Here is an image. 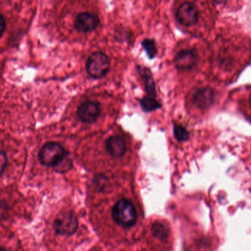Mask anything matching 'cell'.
Here are the masks:
<instances>
[{"label":"cell","mask_w":251,"mask_h":251,"mask_svg":"<svg viewBox=\"0 0 251 251\" xmlns=\"http://www.w3.org/2000/svg\"><path fill=\"white\" fill-rule=\"evenodd\" d=\"M237 111L251 123V85L237 88L231 94Z\"/></svg>","instance_id":"cell-6"},{"label":"cell","mask_w":251,"mask_h":251,"mask_svg":"<svg viewBox=\"0 0 251 251\" xmlns=\"http://www.w3.org/2000/svg\"><path fill=\"white\" fill-rule=\"evenodd\" d=\"M72 161L69 158V155H66V157L63 159L61 162L57 166L54 167V169L57 171V172H63L67 171L68 169H70L72 167Z\"/></svg>","instance_id":"cell-18"},{"label":"cell","mask_w":251,"mask_h":251,"mask_svg":"<svg viewBox=\"0 0 251 251\" xmlns=\"http://www.w3.org/2000/svg\"><path fill=\"white\" fill-rule=\"evenodd\" d=\"M86 70L95 79L105 76L110 70V60L107 55L101 52L92 53L87 60Z\"/></svg>","instance_id":"cell-5"},{"label":"cell","mask_w":251,"mask_h":251,"mask_svg":"<svg viewBox=\"0 0 251 251\" xmlns=\"http://www.w3.org/2000/svg\"><path fill=\"white\" fill-rule=\"evenodd\" d=\"M112 216L118 225L124 228H130L135 225L137 211L130 200L122 199L113 206Z\"/></svg>","instance_id":"cell-3"},{"label":"cell","mask_w":251,"mask_h":251,"mask_svg":"<svg viewBox=\"0 0 251 251\" xmlns=\"http://www.w3.org/2000/svg\"><path fill=\"white\" fill-rule=\"evenodd\" d=\"M200 16V10L198 6L190 1H184L177 9V20L186 28H191L197 25Z\"/></svg>","instance_id":"cell-7"},{"label":"cell","mask_w":251,"mask_h":251,"mask_svg":"<svg viewBox=\"0 0 251 251\" xmlns=\"http://www.w3.org/2000/svg\"><path fill=\"white\" fill-rule=\"evenodd\" d=\"M0 251H6L4 250V249H2V248H0Z\"/></svg>","instance_id":"cell-22"},{"label":"cell","mask_w":251,"mask_h":251,"mask_svg":"<svg viewBox=\"0 0 251 251\" xmlns=\"http://www.w3.org/2000/svg\"><path fill=\"white\" fill-rule=\"evenodd\" d=\"M7 215H8L7 205L4 202L0 201V221L5 219Z\"/></svg>","instance_id":"cell-20"},{"label":"cell","mask_w":251,"mask_h":251,"mask_svg":"<svg viewBox=\"0 0 251 251\" xmlns=\"http://www.w3.org/2000/svg\"><path fill=\"white\" fill-rule=\"evenodd\" d=\"M142 45H143L145 51L147 53L149 58L153 59V57L156 56L157 50H156V43H155V41H153V40H143V42H142Z\"/></svg>","instance_id":"cell-17"},{"label":"cell","mask_w":251,"mask_h":251,"mask_svg":"<svg viewBox=\"0 0 251 251\" xmlns=\"http://www.w3.org/2000/svg\"><path fill=\"white\" fill-rule=\"evenodd\" d=\"M199 61V53L193 49L181 50L174 57L176 68L180 71L192 70L197 66Z\"/></svg>","instance_id":"cell-9"},{"label":"cell","mask_w":251,"mask_h":251,"mask_svg":"<svg viewBox=\"0 0 251 251\" xmlns=\"http://www.w3.org/2000/svg\"><path fill=\"white\" fill-rule=\"evenodd\" d=\"M53 227L57 234L60 235H72L78 228L77 218L72 212H63L54 220Z\"/></svg>","instance_id":"cell-8"},{"label":"cell","mask_w":251,"mask_h":251,"mask_svg":"<svg viewBox=\"0 0 251 251\" xmlns=\"http://www.w3.org/2000/svg\"><path fill=\"white\" fill-rule=\"evenodd\" d=\"M222 91L212 86L197 88L191 97L192 104L201 112H208L216 106L222 98Z\"/></svg>","instance_id":"cell-2"},{"label":"cell","mask_w":251,"mask_h":251,"mask_svg":"<svg viewBox=\"0 0 251 251\" xmlns=\"http://www.w3.org/2000/svg\"><path fill=\"white\" fill-rule=\"evenodd\" d=\"M6 28V22L4 17L0 14V38L2 36Z\"/></svg>","instance_id":"cell-21"},{"label":"cell","mask_w":251,"mask_h":251,"mask_svg":"<svg viewBox=\"0 0 251 251\" xmlns=\"http://www.w3.org/2000/svg\"><path fill=\"white\" fill-rule=\"evenodd\" d=\"M140 106L144 112H151L160 109L161 104L154 98L146 96L143 97L140 101Z\"/></svg>","instance_id":"cell-14"},{"label":"cell","mask_w":251,"mask_h":251,"mask_svg":"<svg viewBox=\"0 0 251 251\" xmlns=\"http://www.w3.org/2000/svg\"><path fill=\"white\" fill-rule=\"evenodd\" d=\"M99 25L98 16L88 12L79 13L75 20V28L81 32H92L97 29Z\"/></svg>","instance_id":"cell-11"},{"label":"cell","mask_w":251,"mask_h":251,"mask_svg":"<svg viewBox=\"0 0 251 251\" xmlns=\"http://www.w3.org/2000/svg\"><path fill=\"white\" fill-rule=\"evenodd\" d=\"M100 105L97 102L86 101L78 107L76 114L84 123L92 124L97 121L100 115Z\"/></svg>","instance_id":"cell-10"},{"label":"cell","mask_w":251,"mask_h":251,"mask_svg":"<svg viewBox=\"0 0 251 251\" xmlns=\"http://www.w3.org/2000/svg\"><path fill=\"white\" fill-rule=\"evenodd\" d=\"M137 70L142 78L144 80L145 88L146 92L148 93V96L151 98L156 99V85L151 71L148 68L140 65L137 66Z\"/></svg>","instance_id":"cell-13"},{"label":"cell","mask_w":251,"mask_h":251,"mask_svg":"<svg viewBox=\"0 0 251 251\" xmlns=\"http://www.w3.org/2000/svg\"><path fill=\"white\" fill-rule=\"evenodd\" d=\"M7 165V157L5 153L0 150V175L4 172Z\"/></svg>","instance_id":"cell-19"},{"label":"cell","mask_w":251,"mask_h":251,"mask_svg":"<svg viewBox=\"0 0 251 251\" xmlns=\"http://www.w3.org/2000/svg\"><path fill=\"white\" fill-rule=\"evenodd\" d=\"M106 150L112 157L119 159L125 156L126 145L125 139L119 136L109 137L105 142Z\"/></svg>","instance_id":"cell-12"},{"label":"cell","mask_w":251,"mask_h":251,"mask_svg":"<svg viewBox=\"0 0 251 251\" xmlns=\"http://www.w3.org/2000/svg\"><path fill=\"white\" fill-rule=\"evenodd\" d=\"M151 231L153 235L156 238H159V240H165L168 238V234H169L166 225L160 222L155 223L152 226Z\"/></svg>","instance_id":"cell-15"},{"label":"cell","mask_w":251,"mask_h":251,"mask_svg":"<svg viewBox=\"0 0 251 251\" xmlns=\"http://www.w3.org/2000/svg\"><path fill=\"white\" fill-rule=\"evenodd\" d=\"M66 150L57 142L46 143L38 153V159L41 165L46 167H55L66 157Z\"/></svg>","instance_id":"cell-4"},{"label":"cell","mask_w":251,"mask_h":251,"mask_svg":"<svg viewBox=\"0 0 251 251\" xmlns=\"http://www.w3.org/2000/svg\"><path fill=\"white\" fill-rule=\"evenodd\" d=\"M174 134L176 139L180 142L187 141L190 139V133L187 128L179 124H174Z\"/></svg>","instance_id":"cell-16"},{"label":"cell","mask_w":251,"mask_h":251,"mask_svg":"<svg viewBox=\"0 0 251 251\" xmlns=\"http://www.w3.org/2000/svg\"><path fill=\"white\" fill-rule=\"evenodd\" d=\"M251 63V37L231 29L221 30L215 41L212 59L220 85L232 84Z\"/></svg>","instance_id":"cell-1"}]
</instances>
